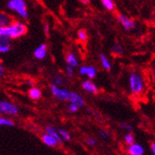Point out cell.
Returning <instances> with one entry per match:
<instances>
[{"instance_id":"11","label":"cell","mask_w":155,"mask_h":155,"mask_svg":"<svg viewBox=\"0 0 155 155\" xmlns=\"http://www.w3.org/2000/svg\"><path fill=\"white\" fill-rule=\"evenodd\" d=\"M11 49V39L0 36V53H6Z\"/></svg>"},{"instance_id":"5","label":"cell","mask_w":155,"mask_h":155,"mask_svg":"<svg viewBox=\"0 0 155 155\" xmlns=\"http://www.w3.org/2000/svg\"><path fill=\"white\" fill-rule=\"evenodd\" d=\"M0 112L7 115L14 116L18 114V107L10 102L0 101Z\"/></svg>"},{"instance_id":"18","label":"cell","mask_w":155,"mask_h":155,"mask_svg":"<svg viewBox=\"0 0 155 155\" xmlns=\"http://www.w3.org/2000/svg\"><path fill=\"white\" fill-rule=\"evenodd\" d=\"M85 75L88 76L90 79L95 78L96 75H97V69L94 66L86 67V72H85Z\"/></svg>"},{"instance_id":"33","label":"cell","mask_w":155,"mask_h":155,"mask_svg":"<svg viewBox=\"0 0 155 155\" xmlns=\"http://www.w3.org/2000/svg\"><path fill=\"white\" fill-rule=\"evenodd\" d=\"M80 1L83 4H88L90 2V0H80Z\"/></svg>"},{"instance_id":"28","label":"cell","mask_w":155,"mask_h":155,"mask_svg":"<svg viewBox=\"0 0 155 155\" xmlns=\"http://www.w3.org/2000/svg\"><path fill=\"white\" fill-rule=\"evenodd\" d=\"M99 134H100V136H101L102 138H104V139H108L109 138V132L108 131H106V130H99Z\"/></svg>"},{"instance_id":"17","label":"cell","mask_w":155,"mask_h":155,"mask_svg":"<svg viewBox=\"0 0 155 155\" xmlns=\"http://www.w3.org/2000/svg\"><path fill=\"white\" fill-rule=\"evenodd\" d=\"M99 59H100V62H101L102 67L105 69H107V71L111 69V63H110L109 59L107 58V56H105L104 54H100V55H99Z\"/></svg>"},{"instance_id":"26","label":"cell","mask_w":155,"mask_h":155,"mask_svg":"<svg viewBox=\"0 0 155 155\" xmlns=\"http://www.w3.org/2000/svg\"><path fill=\"white\" fill-rule=\"evenodd\" d=\"M67 108H68V111H70V112H77L78 111H79V107H78L76 105H74V104H72V103H70L68 106H67Z\"/></svg>"},{"instance_id":"3","label":"cell","mask_w":155,"mask_h":155,"mask_svg":"<svg viewBox=\"0 0 155 155\" xmlns=\"http://www.w3.org/2000/svg\"><path fill=\"white\" fill-rule=\"evenodd\" d=\"M7 6L11 11L16 12L22 18L28 17L27 3L25 0H10V1L7 3Z\"/></svg>"},{"instance_id":"32","label":"cell","mask_w":155,"mask_h":155,"mask_svg":"<svg viewBox=\"0 0 155 155\" xmlns=\"http://www.w3.org/2000/svg\"><path fill=\"white\" fill-rule=\"evenodd\" d=\"M151 151H152V153H153V155L155 154V144L154 143H152V145H151Z\"/></svg>"},{"instance_id":"25","label":"cell","mask_w":155,"mask_h":155,"mask_svg":"<svg viewBox=\"0 0 155 155\" xmlns=\"http://www.w3.org/2000/svg\"><path fill=\"white\" fill-rule=\"evenodd\" d=\"M53 82H54L53 85H55V86L58 87V86H61V85L64 84V79L61 76H56L55 78L53 79Z\"/></svg>"},{"instance_id":"13","label":"cell","mask_w":155,"mask_h":155,"mask_svg":"<svg viewBox=\"0 0 155 155\" xmlns=\"http://www.w3.org/2000/svg\"><path fill=\"white\" fill-rule=\"evenodd\" d=\"M45 133L51 135L52 137H54V138L56 139L57 142L59 144H61L63 140H61V136H60V134L58 132V129H55V128L52 127V126H46L45 129Z\"/></svg>"},{"instance_id":"21","label":"cell","mask_w":155,"mask_h":155,"mask_svg":"<svg viewBox=\"0 0 155 155\" xmlns=\"http://www.w3.org/2000/svg\"><path fill=\"white\" fill-rule=\"evenodd\" d=\"M0 126L12 127V126H14V122L10 120V119H7V118H4V117H0Z\"/></svg>"},{"instance_id":"7","label":"cell","mask_w":155,"mask_h":155,"mask_svg":"<svg viewBox=\"0 0 155 155\" xmlns=\"http://www.w3.org/2000/svg\"><path fill=\"white\" fill-rule=\"evenodd\" d=\"M68 100L72 104L76 105L79 108L84 106V100H83V98L80 94L76 93V92H69V99Z\"/></svg>"},{"instance_id":"2","label":"cell","mask_w":155,"mask_h":155,"mask_svg":"<svg viewBox=\"0 0 155 155\" xmlns=\"http://www.w3.org/2000/svg\"><path fill=\"white\" fill-rule=\"evenodd\" d=\"M129 85L131 93L134 95L141 94L145 89L143 76L137 72H131L129 77Z\"/></svg>"},{"instance_id":"27","label":"cell","mask_w":155,"mask_h":155,"mask_svg":"<svg viewBox=\"0 0 155 155\" xmlns=\"http://www.w3.org/2000/svg\"><path fill=\"white\" fill-rule=\"evenodd\" d=\"M120 127L126 131H131V130H133V127H131L130 125H128V124H121Z\"/></svg>"},{"instance_id":"16","label":"cell","mask_w":155,"mask_h":155,"mask_svg":"<svg viewBox=\"0 0 155 155\" xmlns=\"http://www.w3.org/2000/svg\"><path fill=\"white\" fill-rule=\"evenodd\" d=\"M28 96L32 100H39L42 97V92L37 88H31L28 91Z\"/></svg>"},{"instance_id":"20","label":"cell","mask_w":155,"mask_h":155,"mask_svg":"<svg viewBox=\"0 0 155 155\" xmlns=\"http://www.w3.org/2000/svg\"><path fill=\"white\" fill-rule=\"evenodd\" d=\"M58 132L61 138V140L63 141H70V139H71V136L70 134H69L66 130L63 129H58Z\"/></svg>"},{"instance_id":"23","label":"cell","mask_w":155,"mask_h":155,"mask_svg":"<svg viewBox=\"0 0 155 155\" xmlns=\"http://www.w3.org/2000/svg\"><path fill=\"white\" fill-rule=\"evenodd\" d=\"M123 52V48L121 47V45L118 43H115L113 46V53L114 54H121Z\"/></svg>"},{"instance_id":"19","label":"cell","mask_w":155,"mask_h":155,"mask_svg":"<svg viewBox=\"0 0 155 155\" xmlns=\"http://www.w3.org/2000/svg\"><path fill=\"white\" fill-rule=\"evenodd\" d=\"M101 3H102L103 7L108 11H114L115 8L113 0H101Z\"/></svg>"},{"instance_id":"10","label":"cell","mask_w":155,"mask_h":155,"mask_svg":"<svg viewBox=\"0 0 155 155\" xmlns=\"http://www.w3.org/2000/svg\"><path fill=\"white\" fill-rule=\"evenodd\" d=\"M13 22V18L7 12H0V28H4L11 25Z\"/></svg>"},{"instance_id":"4","label":"cell","mask_w":155,"mask_h":155,"mask_svg":"<svg viewBox=\"0 0 155 155\" xmlns=\"http://www.w3.org/2000/svg\"><path fill=\"white\" fill-rule=\"evenodd\" d=\"M51 93L54 97H56L60 101H68L69 99V91L66 89H60L59 87L55 86V85H51L50 87Z\"/></svg>"},{"instance_id":"12","label":"cell","mask_w":155,"mask_h":155,"mask_svg":"<svg viewBox=\"0 0 155 155\" xmlns=\"http://www.w3.org/2000/svg\"><path fill=\"white\" fill-rule=\"evenodd\" d=\"M46 51H48V47L45 44H41L39 47L34 51V56L36 59H44L46 56Z\"/></svg>"},{"instance_id":"29","label":"cell","mask_w":155,"mask_h":155,"mask_svg":"<svg viewBox=\"0 0 155 155\" xmlns=\"http://www.w3.org/2000/svg\"><path fill=\"white\" fill-rule=\"evenodd\" d=\"M66 73H67L68 76H72L73 75V68L67 66L66 67Z\"/></svg>"},{"instance_id":"30","label":"cell","mask_w":155,"mask_h":155,"mask_svg":"<svg viewBox=\"0 0 155 155\" xmlns=\"http://www.w3.org/2000/svg\"><path fill=\"white\" fill-rule=\"evenodd\" d=\"M87 143L90 145V146H95L96 145V140L94 138H89L87 140Z\"/></svg>"},{"instance_id":"22","label":"cell","mask_w":155,"mask_h":155,"mask_svg":"<svg viewBox=\"0 0 155 155\" xmlns=\"http://www.w3.org/2000/svg\"><path fill=\"white\" fill-rule=\"evenodd\" d=\"M124 141H125V143L127 145L130 146V145L134 143V135L131 134V133H127L125 136H124Z\"/></svg>"},{"instance_id":"24","label":"cell","mask_w":155,"mask_h":155,"mask_svg":"<svg viewBox=\"0 0 155 155\" xmlns=\"http://www.w3.org/2000/svg\"><path fill=\"white\" fill-rule=\"evenodd\" d=\"M78 37H79V39L81 40V41H85L87 39V33L85 30H80L79 32H78Z\"/></svg>"},{"instance_id":"9","label":"cell","mask_w":155,"mask_h":155,"mask_svg":"<svg viewBox=\"0 0 155 155\" xmlns=\"http://www.w3.org/2000/svg\"><path fill=\"white\" fill-rule=\"evenodd\" d=\"M128 152L130 155H144L145 150L140 144L134 143L129 146Z\"/></svg>"},{"instance_id":"6","label":"cell","mask_w":155,"mask_h":155,"mask_svg":"<svg viewBox=\"0 0 155 155\" xmlns=\"http://www.w3.org/2000/svg\"><path fill=\"white\" fill-rule=\"evenodd\" d=\"M117 18L121 26L126 30H133L134 29H135V22L133 19H130V17L126 16V15L118 14Z\"/></svg>"},{"instance_id":"31","label":"cell","mask_w":155,"mask_h":155,"mask_svg":"<svg viewBox=\"0 0 155 155\" xmlns=\"http://www.w3.org/2000/svg\"><path fill=\"white\" fill-rule=\"evenodd\" d=\"M4 72H5V69H4V67H3V65L0 64V77L3 76V74H4Z\"/></svg>"},{"instance_id":"1","label":"cell","mask_w":155,"mask_h":155,"mask_svg":"<svg viewBox=\"0 0 155 155\" xmlns=\"http://www.w3.org/2000/svg\"><path fill=\"white\" fill-rule=\"evenodd\" d=\"M28 27L26 24L19 21H13L11 25L0 28V36H4L9 39H15L26 34Z\"/></svg>"},{"instance_id":"8","label":"cell","mask_w":155,"mask_h":155,"mask_svg":"<svg viewBox=\"0 0 155 155\" xmlns=\"http://www.w3.org/2000/svg\"><path fill=\"white\" fill-rule=\"evenodd\" d=\"M81 87H82V89L85 91L89 92V93L97 94V92H98V89L96 86V84H94L91 80H85V81H83L82 84H81Z\"/></svg>"},{"instance_id":"15","label":"cell","mask_w":155,"mask_h":155,"mask_svg":"<svg viewBox=\"0 0 155 155\" xmlns=\"http://www.w3.org/2000/svg\"><path fill=\"white\" fill-rule=\"evenodd\" d=\"M66 62H67V66L71 67V68H77L79 66V62H78L76 56L72 53H68L66 56Z\"/></svg>"},{"instance_id":"14","label":"cell","mask_w":155,"mask_h":155,"mask_svg":"<svg viewBox=\"0 0 155 155\" xmlns=\"http://www.w3.org/2000/svg\"><path fill=\"white\" fill-rule=\"evenodd\" d=\"M42 141L45 145L48 146H57L59 145L56 139L48 133H45L42 135Z\"/></svg>"}]
</instances>
